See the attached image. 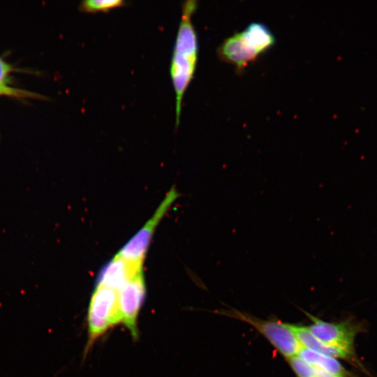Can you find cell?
Returning a JSON list of instances; mask_svg holds the SVG:
<instances>
[{
  "instance_id": "7a4b0ae2",
  "label": "cell",
  "mask_w": 377,
  "mask_h": 377,
  "mask_svg": "<svg viewBox=\"0 0 377 377\" xmlns=\"http://www.w3.org/2000/svg\"><path fill=\"white\" fill-rule=\"evenodd\" d=\"M121 323L117 290L96 286L87 313L88 341L87 349L114 325Z\"/></svg>"
},
{
  "instance_id": "ba28073f",
  "label": "cell",
  "mask_w": 377,
  "mask_h": 377,
  "mask_svg": "<svg viewBox=\"0 0 377 377\" xmlns=\"http://www.w3.org/2000/svg\"><path fill=\"white\" fill-rule=\"evenodd\" d=\"M218 55L223 61L235 65L239 71L258 56L246 43L241 32L226 38L218 48Z\"/></svg>"
},
{
  "instance_id": "6da1fadb",
  "label": "cell",
  "mask_w": 377,
  "mask_h": 377,
  "mask_svg": "<svg viewBox=\"0 0 377 377\" xmlns=\"http://www.w3.org/2000/svg\"><path fill=\"white\" fill-rule=\"evenodd\" d=\"M196 8L197 1L194 0L186 1L182 6V17L170 66V74L175 94L176 127L180 121L184 95L196 68L198 42L191 20V16Z\"/></svg>"
},
{
  "instance_id": "277c9868",
  "label": "cell",
  "mask_w": 377,
  "mask_h": 377,
  "mask_svg": "<svg viewBox=\"0 0 377 377\" xmlns=\"http://www.w3.org/2000/svg\"><path fill=\"white\" fill-rule=\"evenodd\" d=\"M312 323L308 326L311 333L323 343L337 348L348 355L355 362L362 365L355 355V337L362 330L361 324L346 320L339 323L327 322L309 313H306Z\"/></svg>"
},
{
  "instance_id": "7c38bea8",
  "label": "cell",
  "mask_w": 377,
  "mask_h": 377,
  "mask_svg": "<svg viewBox=\"0 0 377 377\" xmlns=\"http://www.w3.org/2000/svg\"><path fill=\"white\" fill-rule=\"evenodd\" d=\"M125 4L121 0H87L81 2L80 9L87 13L106 12Z\"/></svg>"
},
{
  "instance_id": "30bf717a",
  "label": "cell",
  "mask_w": 377,
  "mask_h": 377,
  "mask_svg": "<svg viewBox=\"0 0 377 377\" xmlns=\"http://www.w3.org/2000/svg\"><path fill=\"white\" fill-rule=\"evenodd\" d=\"M246 43L258 55L270 48L275 42L269 29L260 22H251L241 32Z\"/></svg>"
},
{
  "instance_id": "8992f818",
  "label": "cell",
  "mask_w": 377,
  "mask_h": 377,
  "mask_svg": "<svg viewBox=\"0 0 377 377\" xmlns=\"http://www.w3.org/2000/svg\"><path fill=\"white\" fill-rule=\"evenodd\" d=\"M117 293L121 323L135 339L138 337L137 320L146 295L143 273L126 282Z\"/></svg>"
},
{
  "instance_id": "52a82bcc",
  "label": "cell",
  "mask_w": 377,
  "mask_h": 377,
  "mask_svg": "<svg viewBox=\"0 0 377 377\" xmlns=\"http://www.w3.org/2000/svg\"><path fill=\"white\" fill-rule=\"evenodd\" d=\"M142 272V263L116 255L101 271L96 286L119 290L126 282Z\"/></svg>"
},
{
  "instance_id": "4fadbf2b",
  "label": "cell",
  "mask_w": 377,
  "mask_h": 377,
  "mask_svg": "<svg viewBox=\"0 0 377 377\" xmlns=\"http://www.w3.org/2000/svg\"><path fill=\"white\" fill-rule=\"evenodd\" d=\"M288 361L297 377H316V367L298 355L288 358Z\"/></svg>"
},
{
  "instance_id": "3957f363",
  "label": "cell",
  "mask_w": 377,
  "mask_h": 377,
  "mask_svg": "<svg viewBox=\"0 0 377 377\" xmlns=\"http://www.w3.org/2000/svg\"><path fill=\"white\" fill-rule=\"evenodd\" d=\"M219 313L252 325L287 359L298 355L302 348L288 324L260 319L234 309L223 310Z\"/></svg>"
},
{
  "instance_id": "5b68a950",
  "label": "cell",
  "mask_w": 377,
  "mask_h": 377,
  "mask_svg": "<svg viewBox=\"0 0 377 377\" xmlns=\"http://www.w3.org/2000/svg\"><path fill=\"white\" fill-rule=\"evenodd\" d=\"M177 197V191L175 188H172L152 216L124 245L117 255L130 261L143 263L145 254L157 225Z\"/></svg>"
},
{
  "instance_id": "9c48e42d",
  "label": "cell",
  "mask_w": 377,
  "mask_h": 377,
  "mask_svg": "<svg viewBox=\"0 0 377 377\" xmlns=\"http://www.w3.org/2000/svg\"><path fill=\"white\" fill-rule=\"evenodd\" d=\"M290 329L295 334L302 348H306L320 353L334 357L345 360L357 367L362 368V365L355 362L346 353L327 346L316 338L306 326L300 325L288 324Z\"/></svg>"
},
{
  "instance_id": "8fae6325",
  "label": "cell",
  "mask_w": 377,
  "mask_h": 377,
  "mask_svg": "<svg viewBox=\"0 0 377 377\" xmlns=\"http://www.w3.org/2000/svg\"><path fill=\"white\" fill-rule=\"evenodd\" d=\"M298 355L311 364L324 369L339 377H353L334 357L306 348H302Z\"/></svg>"
},
{
  "instance_id": "5bb4252c",
  "label": "cell",
  "mask_w": 377,
  "mask_h": 377,
  "mask_svg": "<svg viewBox=\"0 0 377 377\" xmlns=\"http://www.w3.org/2000/svg\"><path fill=\"white\" fill-rule=\"evenodd\" d=\"M10 71L11 67L0 58V95L23 96L22 91L6 85L7 77Z\"/></svg>"
}]
</instances>
